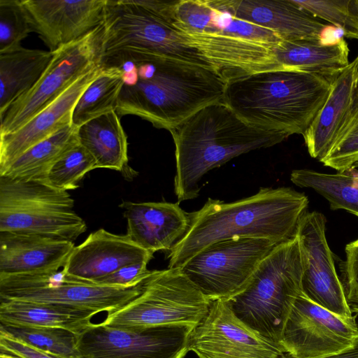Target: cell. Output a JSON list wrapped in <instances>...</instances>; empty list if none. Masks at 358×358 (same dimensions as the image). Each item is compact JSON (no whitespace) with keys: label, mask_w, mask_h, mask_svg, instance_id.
Listing matches in <instances>:
<instances>
[{"label":"cell","mask_w":358,"mask_h":358,"mask_svg":"<svg viewBox=\"0 0 358 358\" xmlns=\"http://www.w3.org/2000/svg\"><path fill=\"white\" fill-rule=\"evenodd\" d=\"M123 84L116 112L134 115L169 131L201 108L222 101L227 82L212 67L135 49L101 54Z\"/></svg>","instance_id":"1"},{"label":"cell","mask_w":358,"mask_h":358,"mask_svg":"<svg viewBox=\"0 0 358 358\" xmlns=\"http://www.w3.org/2000/svg\"><path fill=\"white\" fill-rule=\"evenodd\" d=\"M308 206L306 194L289 187H262L252 196L230 203L208 198L202 208L188 213V230L169 252L168 268H180L200 251L226 239L285 242L295 236Z\"/></svg>","instance_id":"2"},{"label":"cell","mask_w":358,"mask_h":358,"mask_svg":"<svg viewBox=\"0 0 358 358\" xmlns=\"http://www.w3.org/2000/svg\"><path fill=\"white\" fill-rule=\"evenodd\" d=\"M169 131L175 145L178 203L198 197L199 182L212 169L289 136L248 124L222 101L201 108Z\"/></svg>","instance_id":"3"},{"label":"cell","mask_w":358,"mask_h":358,"mask_svg":"<svg viewBox=\"0 0 358 358\" xmlns=\"http://www.w3.org/2000/svg\"><path fill=\"white\" fill-rule=\"evenodd\" d=\"M335 78L275 69L229 80L222 101L259 129L303 134L324 105Z\"/></svg>","instance_id":"4"},{"label":"cell","mask_w":358,"mask_h":358,"mask_svg":"<svg viewBox=\"0 0 358 358\" xmlns=\"http://www.w3.org/2000/svg\"><path fill=\"white\" fill-rule=\"evenodd\" d=\"M302 274L301 254L295 235L275 246L260 262L246 287L225 301L244 324L279 345L293 304L301 294Z\"/></svg>","instance_id":"5"},{"label":"cell","mask_w":358,"mask_h":358,"mask_svg":"<svg viewBox=\"0 0 358 358\" xmlns=\"http://www.w3.org/2000/svg\"><path fill=\"white\" fill-rule=\"evenodd\" d=\"M67 191L48 183L0 176V232L74 241L87 226Z\"/></svg>","instance_id":"6"},{"label":"cell","mask_w":358,"mask_h":358,"mask_svg":"<svg viewBox=\"0 0 358 358\" xmlns=\"http://www.w3.org/2000/svg\"><path fill=\"white\" fill-rule=\"evenodd\" d=\"M212 301L180 268L152 271L141 292L131 301L108 313L103 325L138 329L169 324L196 326Z\"/></svg>","instance_id":"7"},{"label":"cell","mask_w":358,"mask_h":358,"mask_svg":"<svg viewBox=\"0 0 358 358\" xmlns=\"http://www.w3.org/2000/svg\"><path fill=\"white\" fill-rule=\"evenodd\" d=\"M103 27L102 53L135 49L212 67L178 29L141 0H106Z\"/></svg>","instance_id":"8"},{"label":"cell","mask_w":358,"mask_h":358,"mask_svg":"<svg viewBox=\"0 0 358 358\" xmlns=\"http://www.w3.org/2000/svg\"><path fill=\"white\" fill-rule=\"evenodd\" d=\"M143 282L130 287L103 286L70 278L62 270L0 274V301H27L69 307L95 314L109 313L138 296Z\"/></svg>","instance_id":"9"},{"label":"cell","mask_w":358,"mask_h":358,"mask_svg":"<svg viewBox=\"0 0 358 358\" xmlns=\"http://www.w3.org/2000/svg\"><path fill=\"white\" fill-rule=\"evenodd\" d=\"M278 244L262 238H234L213 243L180 269L211 301L242 292L262 259Z\"/></svg>","instance_id":"10"},{"label":"cell","mask_w":358,"mask_h":358,"mask_svg":"<svg viewBox=\"0 0 358 358\" xmlns=\"http://www.w3.org/2000/svg\"><path fill=\"white\" fill-rule=\"evenodd\" d=\"M103 24L85 37L52 52L36 85L0 115V136L17 130L52 103L83 75L101 66Z\"/></svg>","instance_id":"11"},{"label":"cell","mask_w":358,"mask_h":358,"mask_svg":"<svg viewBox=\"0 0 358 358\" xmlns=\"http://www.w3.org/2000/svg\"><path fill=\"white\" fill-rule=\"evenodd\" d=\"M194 327L124 329L92 323L78 334L80 358H184Z\"/></svg>","instance_id":"12"},{"label":"cell","mask_w":358,"mask_h":358,"mask_svg":"<svg viewBox=\"0 0 358 358\" xmlns=\"http://www.w3.org/2000/svg\"><path fill=\"white\" fill-rule=\"evenodd\" d=\"M356 317L333 313L301 293L293 304L279 345L296 358H321L350 350L358 345Z\"/></svg>","instance_id":"13"},{"label":"cell","mask_w":358,"mask_h":358,"mask_svg":"<svg viewBox=\"0 0 358 358\" xmlns=\"http://www.w3.org/2000/svg\"><path fill=\"white\" fill-rule=\"evenodd\" d=\"M325 231L326 217L317 211L306 212L298 224L295 235L303 263L301 293L331 313L350 317L352 313L336 271Z\"/></svg>","instance_id":"14"},{"label":"cell","mask_w":358,"mask_h":358,"mask_svg":"<svg viewBox=\"0 0 358 358\" xmlns=\"http://www.w3.org/2000/svg\"><path fill=\"white\" fill-rule=\"evenodd\" d=\"M187 348L198 358H280L285 353L244 324L222 300L212 301L191 331Z\"/></svg>","instance_id":"15"},{"label":"cell","mask_w":358,"mask_h":358,"mask_svg":"<svg viewBox=\"0 0 358 358\" xmlns=\"http://www.w3.org/2000/svg\"><path fill=\"white\" fill-rule=\"evenodd\" d=\"M34 32L54 52L103 23L106 0H22Z\"/></svg>","instance_id":"16"},{"label":"cell","mask_w":358,"mask_h":358,"mask_svg":"<svg viewBox=\"0 0 358 358\" xmlns=\"http://www.w3.org/2000/svg\"><path fill=\"white\" fill-rule=\"evenodd\" d=\"M164 15L187 34L224 36L266 43L281 40L271 30L237 18L231 0L169 1Z\"/></svg>","instance_id":"17"},{"label":"cell","mask_w":358,"mask_h":358,"mask_svg":"<svg viewBox=\"0 0 358 358\" xmlns=\"http://www.w3.org/2000/svg\"><path fill=\"white\" fill-rule=\"evenodd\" d=\"M153 255L127 234L117 235L100 229L75 246L62 271L70 278L92 282L127 265L150 262Z\"/></svg>","instance_id":"18"},{"label":"cell","mask_w":358,"mask_h":358,"mask_svg":"<svg viewBox=\"0 0 358 358\" xmlns=\"http://www.w3.org/2000/svg\"><path fill=\"white\" fill-rule=\"evenodd\" d=\"M101 71L99 66L83 75L25 124L0 136V175L27 150L72 125L73 111L78 99Z\"/></svg>","instance_id":"19"},{"label":"cell","mask_w":358,"mask_h":358,"mask_svg":"<svg viewBox=\"0 0 358 358\" xmlns=\"http://www.w3.org/2000/svg\"><path fill=\"white\" fill-rule=\"evenodd\" d=\"M120 207L127 220V235L154 254L170 252L188 230L189 219L178 203L123 201Z\"/></svg>","instance_id":"20"},{"label":"cell","mask_w":358,"mask_h":358,"mask_svg":"<svg viewBox=\"0 0 358 358\" xmlns=\"http://www.w3.org/2000/svg\"><path fill=\"white\" fill-rule=\"evenodd\" d=\"M235 16L275 33L286 41L329 42L331 27L303 9L294 0H231Z\"/></svg>","instance_id":"21"},{"label":"cell","mask_w":358,"mask_h":358,"mask_svg":"<svg viewBox=\"0 0 358 358\" xmlns=\"http://www.w3.org/2000/svg\"><path fill=\"white\" fill-rule=\"evenodd\" d=\"M74 248L73 242L67 240L0 232V274L57 271Z\"/></svg>","instance_id":"22"},{"label":"cell","mask_w":358,"mask_h":358,"mask_svg":"<svg viewBox=\"0 0 358 358\" xmlns=\"http://www.w3.org/2000/svg\"><path fill=\"white\" fill-rule=\"evenodd\" d=\"M358 85V55L335 78L329 94L303 134L311 157L322 159L333 147L352 106Z\"/></svg>","instance_id":"23"},{"label":"cell","mask_w":358,"mask_h":358,"mask_svg":"<svg viewBox=\"0 0 358 358\" xmlns=\"http://www.w3.org/2000/svg\"><path fill=\"white\" fill-rule=\"evenodd\" d=\"M272 50L278 69L336 78L350 64L349 47L343 36L334 41H280Z\"/></svg>","instance_id":"24"},{"label":"cell","mask_w":358,"mask_h":358,"mask_svg":"<svg viewBox=\"0 0 358 358\" xmlns=\"http://www.w3.org/2000/svg\"><path fill=\"white\" fill-rule=\"evenodd\" d=\"M76 133L79 143L94 158L96 169L134 173L128 166L127 136L116 110L85 122Z\"/></svg>","instance_id":"25"},{"label":"cell","mask_w":358,"mask_h":358,"mask_svg":"<svg viewBox=\"0 0 358 358\" xmlns=\"http://www.w3.org/2000/svg\"><path fill=\"white\" fill-rule=\"evenodd\" d=\"M95 313L69 307L27 301H0V324L6 326L62 328L79 334Z\"/></svg>","instance_id":"26"},{"label":"cell","mask_w":358,"mask_h":358,"mask_svg":"<svg viewBox=\"0 0 358 358\" xmlns=\"http://www.w3.org/2000/svg\"><path fill=\"white\" fill-rule=\"evenodd\" d=\"M52 55L50 51L22 46L0 54V115L36 85Z\"/></svg>","instance_id":"27"},{"label":"cell","mask_w":358,"mask_h":358,"mask_svg":"<svg viewBox=\"0 0 358 358\" xmlns=\"http://www.w3.org/2000/svg\"><path fill=\"white\" fill-rule=\"evenodd\" d=\"M76 129L73 125L68 126L36 144L16 159L0 176L47 183L54 165L79 143Z\"/></svg>","instance_id":"28"},{"label":"cell","mask_w":358,"mask_h":358,"mask_svg":"<svg viewBox=\"0 0 358 358\" xmlns=\"http://www.w3.org/2000/svg\"><path fill=\"white\" fill-rule=\"evenodd\" d=\"M292 182L308 187L322 195L331 210H345L358 216V168L352 166L336 173L310 169H296L290 175Z\"/></svg>","instance_id":"29"},{"label":"cell","mask_w":358,"mask_h":358,"mask_svg":"<svg viewBox=\"0 0 358 358\" xmlns=\"http://www.w3.org/2000/svg\"><path fill=\"white\" fill-rule=\"evenodd\" d=\"M101 66V73L83 92L74 107L72 125L76 128L116 110L123 84L122 73L113 66Z\"/></svg>","instance_id":"30"},{"label":"cell","mask_w":358,"mask_h":358,"mask_svg":"<svg viewBox=\"0 0 358 358\" xmlns=\"http://www.w3.org/2000/svg\"><path fill=\"white\" fill-rule=\"evenodd\" d=\"M0 333L60 357L80 358L77 350L78 334L65 329L0 324Z\"/></svg>","instance_id":"31"},{"label":"cell","mask_w":358,"mask_h":358,"mask_svg":"<svg viewBox=\"0 0 358 358\" xmlns=\"http://www.w3.org/2000/svg\"><path fill=\"white\" fill-rule=\"evenodd\" d=\"M299 6L342 31L348 38L358 39V0H294Z\"/></svg>","instance_id":"32"},{"label":"cell","mask_w":358,"mask_h":358,"mask_svg":"<svg viewBox=\"0 0 358 358\" xmlns=\"http://www.w3.org/2000/svg\"><path fill=\"white\" fill-rule=\"evenodd\" d=\"M95 169L94 158L78 143L54 165L47 183L64 191L74 189L79 187L78 183L85 174Z\"/></svg>","instance_id":"33"},{"label":"cell","mask_w":358,"mask_h":358,"mask_svg":"<svg viewBox=\"0 0 358 358\" xmlns=\"http://www.w3.org/2000/svg\"><path fill=\"white\" fill-rule=\"evenodd\" d=\"M33 32L22 0H0V54L22 47Z\"/></svg>","instance_id":"34"},{"label":"cell","mask_w":358,"mask_h":358,"mask_svg":"<svg viewBox=\"0 0 358 358\" xmlns=\"http://www.w3.org/2000/svg\"><path fill=\"white\" fill-rule=\"evenodd\" d=\"M358 161V115L342 129L328 154L320 162L337 171Z\"/></svg>","instance_id":"35"},{"label":"cell","mask_w":358,"mask_h":358,"mask_svg":"<svg viewBox=\"0 0 358 358\" xmlns=\"http://www.w3.org/2000/svg\"><path fill=\"white\" fill-rule=\"evenodd\" d=\"M345 259L340 266L342 284L352 313L358 315V238L345 246Z\"/></svg>","instance_id":"36"},{"label":"cell","mask_w":358,"mask_h":358,"mask_svg":"<svg viewBox=\"0 0 358 358\" xmlns=\"http://www.w3.org/2000/svg\"><path fill=\"white\" fill-rule=\"evenodd\" d=\"M149 262H140L123 266L116 271L91 282L103 286L130 287L141 283L152 271L148 269Z\"/></svg>","instance_id":"37"},{"label":"cell","mask_w":358,"mask_h":358,"mask_svg":"<svg viewBox=\"0 0 358 358\" xmlns=\"http://www.w3.org/2000/svg\"><path fill=\"white\" fill-rule=\"evenodd\" d=\"M0 350L22 358H65L32 347L3 333H0Z\"/></svg>","instance_id":"38"},{"label":"cell","mask_w":358,"mask_h":358,"mask_svg":"<svg viewBox=\"0 0 358 358\" xmlns=\"http://www.w3.org/2000/svg\"><path fill=\"white\" fill-rule=\"evenodd\" d=\"M280 358H296V357L290 355L288 353L285 352L280 357ZM321 358H358V345H357L356 347L351 348L350 350H345V351H343V352H339L337 354L323 357Z\"/></svg>","instance_id":"39"},{"label":"cell","mask_w":358,"mask_h":358,"mask_svg":"<svg viewBox=\"0 0 358 358\" xmlns=\"http://www.w3.org/2000/svg\"><path fill=\"white\" fill-rule=\"evenodd\" d=\"M358 115V85L357 90L355 91V94L354 96L352 106L351 107L350 111L345 120L344 124L341 128L339 132L343 129L355 117ZM338 132V134H339Z\"/></svg>","instance_id":"40"},{"label":"cell","mask_w":358,"mask_h":358,"mask_svg":"<svg viewBox=\"0 0 358 358\" xmlns=\"http://www.w3.org/2000/svg\"><path fill=\"white\" fill-rule=\"evenodd\" d=\"M0 358H22L13 354L0 350Z\"/></svg>","instance_id":"41"},{"label":"cell","mask_w":358,"mask_h":358,"mask_svg":"<svg viewBox=\"0 0 358 358\" xmlns=\"http://www.w3.org/2000/svg\"><path fill=\"white\" fill-rule=\"evenodd\" d=\"M353 166L358 168V161L357 162H355Z\"/></svg>","instance_id":"42"}]
</instances>
